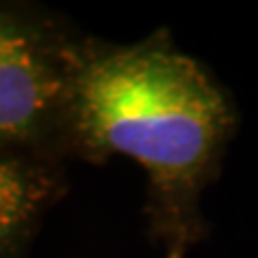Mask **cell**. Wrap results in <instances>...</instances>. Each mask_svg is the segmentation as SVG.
<instances>
[{"label": "cell", "instance_id": "2", "mask_svg": "<svg viewBox=\"0 0 258 258\" xmlns=\"http://www.w3.org/2000/svg\"><path fill=\"white\" fill-rule=\"evenodd\" d=\"M80 28L30 3H0V151L62 159Z\"/></svg>", "mask_w": 258, "mask_h": 258}, {"label": "cell", "instance_id": "4", "mask_svg": "<svg viewBox=\"0 0 258 258\" xmlns=\"http://www.w3.org/2000/svg\"><path fill=\"white\" fill-rule=\"evenodd\" d=\"M168 258H185V254H181V252H168Z\"/></svg>", "mask_w": 258, "mask_h": 258}, {"label": "cell", "instance_id": "3", "mask_svg": "<svg viewBox=\"0 0 258 258\" xmlns=\"http://www.w3.org/2000/svg\"><path fill=\"white\" fill-rule=\"evenodd\" d=\"M69 189L62 159L0 151V258H28L45 215Z\"/></svg>", "mask_w": 258, "mask_h": 258}, {"label": "cell", "instance_id": "1", "mask_svg": "<svg viewBox=\"0 0 258 258\" xmlns=\"http://www.w3.org/2000/svg\"><path fill=\"white\" fill-rule=\"evenodd\" d=\"M239 125L226 88L168 28L118 45L80 35L71 54L64 157L101 166L127 155L147 172L149 237L185 254L209 226L200 196L220 176Z\"/></svg>", "mask_w": 258, "mask_h": 258}]
</instances>
